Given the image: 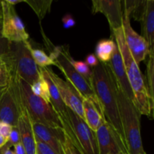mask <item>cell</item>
<instances>
[{"instance_id":"6da1fadb","label":"cell","mask_w":154,"mask_h":154,"mask_svg":"<svg viewBox=\"0 0 154 154\" xmlns=\"http://www.w3.org/2000/svg\"><path fill=\"white\" fill-rule=\"evenodd\" d=\"M91 71V87L100 103L105 120L112 125L125 142L118 108L117 85L112 72L108 64L102 63H99Z\"/></svg>"},{"instance_id":"7a4b0ae2","label":"cell","mask_w":154,"mask_h":154,"mask_svg":"<svg viewBox=\"0 0 154 154\" xmlns=\"http://www.w3.org/2000/svg\"><path fill=\"white\" fill-rule=\"evenodd\" d=\"M112 34L113 37L115 38L117 48L121 54L126 75L134 93L135 105L141 115L153 119L154 103L149 96L145 81L143 78L138 64L135 61L126 46L123 29L120 28L114 30L112 31Z\"/></svg>"},{"instance_id":"3957f363","label":"cell","mask_w":154,"mask_h":154,"mask_svg":"<svg viewBox=\"0 0 154 154\" xmlns=\"http://www.w3.org/2000/svg\"><path fill=\"white\" fill-rule=\"evenodd\" d=\"M9 83L14 90L18 103L26 111L32 123L63 129L61 121L51 105L35 96L29 84L16 75L11 76Z\"/></svg>"},{"instance_id":"277c9868","label":"cell","mask_w":154,"mask_h":154,"mask_svg":"<svg viewBox=\"0 0 154 154\" xmlns=\"http://www.w3.org/2000/svg\"><path fill=\"white\" fill-rule=\"evenodd\" d=\"M42 33L43 35L44 44L49 52V56L55 63V66L59 68L63 75L66 76V81H68L75 87L82 99H89L93 101L103 114L100 103L91 86L90 85L88 81L82 75H80L72 66V61L73 58L71 56L68 46L66 45L56 46L45 35L42 29Z\"/></svg>"},{"instance_id":"5b68a950","label":"cell","mask_w":154,"mask_h":154,"mask_svg":"<svg viewBox=\"0 0 154 154\" xmlns=\"http://www.w3.org/2000/svg\"><path fill=\"white\" fill-rule=\"evenodd\" d=\"M117 96L122 128L129 154L143 153L144 150L141 135V114L133 102L117 85Z\"/></svg>"},{"instance_id":"8992f818","label":"cell","mask_w":154,"mask_h":154,"mask_svg":"<svg viewBox=\"0 0 154 154\" xmlns=\"http://www.w3.org/2000/svg\"><path fill=\"white\" fill-rule=\"evenodd\" d=\"M30 46L29 41L11 42L9 51L2 57L8 66L11 75H16L31 86L40 78L41 72L32 57Z\"/></svg>"},{"instance_id":"52a82bcc","label":"cell","mask_w":154,"mask_h":154,"mask_svg":"<svg viewBox=\"0 0 154 154\" xmlns=\"http://www.w3.org/2000/svg\"><path fill=\"white\" fill-rule=\"evenodd\" d=\"M70 129L67 135L80 154H99L96 132L92 130L82 118L69 108Z\"/></svg>"},{"instance_id":"ba28073f","label":"cell","mask_w":154,"mask_h":154,"mask_svg":"<svg viewBox=\"0 0 154 154\" xmlns=\"http://www.w3.org/2000/svg\"><path fill=\"white\" fill-rule=\"evenodd\" d=\"M2 34L9 42H21L29 40L23 22L18 16L14 7L5 0L1 1Z\"/></svg>"},{"instance_id":"9c48e42d","label":"cell","mask_w":154,"mask_h":154,"mask_svg":"<svg viewBox=\"0 0 154 154\" xmlns=\"http://www.w3.org/2000/svg\"><path fill=\"white\" fill-rule=\"evenodd\" d=\"M96 134L99 154H129L124 141L108 121H104Z\"/></svg>"},{"instance_id":"30bf717a","label":"cell","mask_w":154,"mask_h":154,"mask_svg":"<svg viewBox=\"0 0 154 154\" xmlns=\"http://www.w3.org/2000/svg\"><path fill=\"white\" fill-rule=\"evenodd\" d=\"M43 69L48 74L50 79L56 86L59 94L66 106L84 120L82 98L75 90V87L68 81H64L60 78L50 67Z\"/></svg>"},{"instance_id":"8fae6325","label":"cell","mask_w":154,"mask_h":154,"mask_svg":"<svg viewBox=\"0 0 154 154\" xmlns=\"http://www.w3.org/2000/svg\"><path fill=\"white\" fill-rule=\"evenodd\" d=\"M125 42L132 57L138 64L149 55L150 47L147 41L133 29L131 26L130 17L123 14V26Z\"/></svg>"},{"instance_id":"7c38bea8","label":"cell","mask_w":154,"mask_h":154,"mask_svg":"<svg viewBox=\"0 0 154 154\" xmlns=\"http://www.w3.org/2000/svg\"><path fill=\"white\" fill-rule=\"evenodd\" d=\"M92 4L93 14L102 13L106 17L111 32L122 28L123 13L120 0H93Z\"/></svg>"},{"instance_id":"4fadbf2b","label":"cell","mask_w":154,"mask_h":154,"mask_svg":"<svg viewBox=\"0 0 154 154\" xmlns=\"http://www.w3.org/2000/svg\"><path fill=\"white\" fill-rule=\"evenodd\" d=\"M19 117V103L11 84L8 83L0 98V121L16 126Z\"/></svg>"},{"instance_id":"5bb4252c","label":"cell","mask_w":154,"mask_h":154,"mask_svg":"<svg viewBox=\"0 0 154 154\" xmlns=\"http://www.w3.org/2000/svg\"><path fill=\"white\" fill-rule=\"evenodd\" d=\"M20 117L17 123V128L19 131L20 142L23 146L26 154H35L36 141L32 122L28 113L21 105H20Z\"/></svg>"},{"instance_id":"9a60e30c","label":"cell","mask_w":154,"mask_h":154,"mask_svg":"<svg viewBox=\"0 0 154 154\" xmlns=\"http://www.w3.org/2000/svg\"><path fill=\"white\" fill-rule=\"evenodd\" d=\"M33 130L36 140L45 143L60 154V144L65 140L64 130L60 128H51L38 123H32Z\"/></svg>"},{"instance_id":"2e32d148","label":"cell","mask_w":154,"mask_h":154,"mask_svg":"<svg viewBox=\"0 0 154 154\" xmlns=\"http://www.w3.org/2000/svg\"><path fill=\"white\" fill-rule=\"evenodd\" d=\"M111 69L115 80L116 84L121 89L125 95L135 104V96L132 92L131 86L129 84L126 70H125L124 65H123V59L120 51L117 47V49L114 51V54L111 58V61L107 63Z\"/></svg>"},{"instance_id":"e0dca14e","label":"cell","mask_w":154,"mask_h":154,"mask_svg":"<svg viewBox=\"0 0 154 154\" xmlns=\"http://www.w3.org/2000/svg\"><path fill=\"white\" fill-rule=\"evenodd\" d=\"M139 22L141 25V36L152 48L154 42V0H145L144 11Z\"/></svg>"},{"instance_id":"ac0fdd59","label":"cell","mask_w":154,"mask_h":154,"mask_svg":"<svg viewBox=\"0 0 154 154\" xmlns=\"http://www.w3.org/2000/svg\"><path fill=\"white\" fill-rule=\"evenodd\" d=\"M84 121L93 131L96 132L105 120L96 104L89 99H82Z\"/></svg>"},{"instance_id":"d6986e66","label":"cell","mask_w":154,"mask_h":154,"mask_svg":"<svg viewBox=\"0 0 154 154\" xmlns=\"http://www.w3.org/2000/svg\"><path fill=\"white\" fill-rule=\"evenodd\" d=\"M116 49L117 45L112 39H102L96 45L95 55L99 63L107 64L111 61Z\"/></svg>"},{"instance_id":"ffe728a7","label":"cell","mask_w":154,"mask_h":154,"mask_svg":"<svg viewBox=\"0 0 154 154\" xmlns=\"http://www.w3.org/2000/svg\"><path fill=\"white\" fill-rule=\"evenodd\" d=\"M35 13L40 20H43L47 14L51 11L52 0H23Z\"/></svg>"},{"instance_id":"44dd1931","label":"cell","mask_w":154,"mask_h":154,"mask_svg":"<svg viewBox=\"0 0 154 154\" xmlns=\"http://www.w3.org/2000/svg\"><path fill=\"white\" fill-rule=\"evenodd\" d=\"M154 49L150 48L148 62L147 63V82H145L150 99L154 103Z\"/></svg>"},{"instance_id":"7402d4cb","label":"cell","mask_w":154,"mask_h":154,"mask_svg":"<svg viewBox=\"0 0 154 154\" xmlns=\"http://www.w3.org/2000/svg\"><path fill=\"white\" fill-rule=\"evenodd\" d=\"M30 87H31L32 92L35 96L43 99L48 104H50L49 88H48V83L42 73H41L40 78L32 85L30 86Z\"/></svg>"},{"instance_id":"603a6c76","label":"cell","mask_w":154,"mask_h":154,"mask_svg":"<svg viewBox=\"0 0 154 154\" xmlns=\"http://www.w3.org/2000/svg\"><path fill=\"white\" fill-rule=\"evenodd\" d=\"M30 53L34 60L35 63L38 68H46L50 66H56L54 60L51 58L49 55L44 51L40 49H36L30 46Z\"/></svg>"},{"instance_id":"cb8c5ba5","label":"cell","mask_w":154,"mask_h":154,"mask_svg":"<svg viewBox=\"0 0 154 154\" xmlns=\"http://www.w3.org/2000/svg\"><path fill=\"white\" fill-rule=\"evenodd\" d=\"M72 66H74L75 70L78 72L81 75H82L91 86V79H92V71L91 69L84 62L76 61L72 60Z\"/></svg>"},{"instance_id":"d4e9b609","label":"cell","mask_w":154,"mask_h":154,"mask_svg":"<svg viewBox=\"0 0 154 154\" xmlns=\"http://www.w3.org/2000/svg\"><path fill=\"white\" fill-rule=\"evenodd\" d=\"M11 72L8 66L2 57H0V87H5L11 79Z\"/></svg>"},{"instance_id":"484cf974","label":"cell","mask_w":154,"mask_h":154,"mask_svg":"<svg viewBox=\"0 0 154 154\" xmlns=\"http://www.w3.org/2000/svg\"><path fill=\"white\" fill-rule=\"evenodd\" d=\"M60 147H61L60 154H79L66 134L65 135L64 141L60 144Z\"/></svg>"},{"instance_id":"4316f807","label":"cell","mask_w":154,"mask_h":154,"mask_svg":"<svg viewBox=\"0 0 154 154\" xmlns=\"http://www.w3.org/2000/svg\"><path fill=\"white\" fill-rule=\"evenodd\" d=\"M36 150L35 154H59L52 147L46 144L45 143L36 140Z\"/></svg>"},{"instance_id":"83f0119b","label":"cell","mask_w":154,"mask_h":154,"mask_svg":"<svg viewBox=\"0 0 154 154\" xmlns=\"http://www.w3.org/2000/svg\"><path fill=\"white\" fill-rule=\"evenodd\" d=\"M8 144L12 147L14 146L15 144L20 143V137L19 131H18L17 126H13L10 135H9L8 138Z\"/></svg>"},{"instance_id":"f1b7e54d","label":"cell","mask_w":154,"mask_h":154,"mask_svg":"<svg viewBox=\"0 0 154 154\" xmlns=\"http://www.w3.org/2000/svg\"><path fill=\"white\" fill-rule=\"evenodd\" d=\"M10 43L8 41L4 38L2 34V21L0 22V57L4 56L9 51Z\"/></svg>"},{"instance_id":"f546056e","label":"cell","mask_w":154,"mask_h":154,"mask_svg":"<svg viewBox=\"0 0 154 154\" xmlns=\"http://www.w3.org/2000/svg\"><path fill=\"white\" fill-rule=\"evenodd\" d=\"M62 22H63V28L66 29L73 27L75 25V23H76L73 17L71 14H69L63 17V19H62Z\"/></svg>"},{"instance_id":"4dcf8cb0","label":"cell","mask_w":154,"mask_h":154,"mask_svg":"<svg viewBox=\"0 0 154 154\" xmlns=\"http://www.w3.org/2000/svg\"><path fill=\"white\" fill-rule=\"evenodd\" d=\"M12 127L13 126H11V125L0 121V135L5 138H8L9 135L11 132Z\"/></svg>"},{"instance_id":"1f68e13d","label":"cell","mask_w":154,"mask_h":154,"mask_svg":"<svg viewBox=\"0 0 154 154\" xmlns=\"http://www.w3.org/2000/svg\"><path fill=\"white\" fill-rule=\"evenodd\" d=\"M99 60L96 58V55L93 54H88V55L86 57L85 59V63L89 66V67H91L92 69L94 67H96L98 64H99Z\"/></svg>"},{"instance_id":"d6a6232c","label":"cell","mask_w":154,"mask_h":154,"mask_svg":"<svg viewBox=\"0 0 154 154\" xmlns=\"http://www.w3.org/2000/svg\"><path fill=\"white\" fill-rule=\"evenodd\" d=\"M14 147V154H26V150L24 149L23 144L20 143H18V144H15Z\"/></svg>"},{"instance_id":"836d02e7","label":"cell","mask_w":154,"mask_h":154,"mask_svg":"<svg viewBox=\"0 0 154 154\" xmlns=\"http://www.w3.org/2000/svg\"><path fill=\"white\" fill-rule=\"evenodd\" d=\"M0 154H14V153L11 150V146L7 143L0 148Z\"/></svg>"},{"instance_id":"e575fe53","label":"cell","mask_w":154,"mask_h":154,"mask_svg":"<svg viewBox=\"0 0 154 154\" xmlns=\"http://www.w3.org/2000/svg\"><path fill=\"white\" fill-rule=\"evenodd\" d=\"M5 1L7 2L9 5L14 6V7L15 6V5H17L19 4V3L23 2V0H5Z\"/></svg>"},{"instance_id":"d590c367","label":"cell","mask_w":154,"mask_h":154,"mask_svg":"<svg viewBox=\"0 0 154 154\" xmlns=\"http://www.w3.org/2000/svg\"><path fill=\"white\" fill-rule=\"evenodd\" d=\"M7 142H8V138H5L3 136H2V135H0V148L2 147L5 144H7Z\"/></svg>"},{"instance_id":"8d00e7d4","label":"cell","mask_w":154,"mask_h":154,"mask_svg":"<svg viewBox=\"0 0 154 154\" xmlns=\"http://www.w3.org/2000/svg\"><path fill=\"white\" fill-rule=\"evenodd\" d=\"M5 87H0V98H1L3 92H4V90H5Z\"/></svg>"},{"instance_id":"74e56055","label":"cell","mask_w":154,"mask_h":154,"mask_svg":"<svg viewBox=\"0 0 154 154\" xmlns=\"http://www.w3.org/2000/svg\"><path fill=\"white\" fill-rule=\"evenodd\" d=\"M2 21V10H1V4H0V22Z\"/></svg>"},{"instance_id":"f35d334b","label":"cell","mask_w":154,"mask_h":154,"mask_svg":"<svg viewBox=\"0 0 154 154\" xmlns=\"http://www.w3.org/2000/svg\"><path fill=\"white\" fill-rule=\"evenodd\" d=\"M140 154H147V153H146L145 151H144V152H143V153H140Z\"/></svg>"},{"instance_id":"ab89813d","label":"cell","mask_w":154,"mask_h":154,"mask_svg":"<svg viewBox=\"0 0 154 154\" xmlns=\"http://www.w3.org/2000/svg\"><path fill=\"white\" fill-rule=\"evenodd\" d=\"M0 4H1V1H0Z\"/></svg>"}]
</instances>
